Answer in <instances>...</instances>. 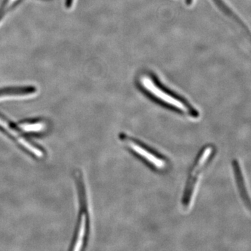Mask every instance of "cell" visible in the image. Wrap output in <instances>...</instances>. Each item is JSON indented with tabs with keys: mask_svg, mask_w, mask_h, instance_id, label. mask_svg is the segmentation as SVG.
Listing matches in <instances>:
<instances>
[{
	"mask_svg": "<svg viewBox=\"0 0 251 251\" xmlns=\"http://www.w3.org/2000/svg\"><path fill=\"white\" fill-rule=\"evenodd\" d=\"M213 1L216 6L222 11V13L232 20L239 27H240L242 30L244 31V34L247 36L248 39L251 43V31L245 23L235 14V12L232 11V9L225 2L224 0H213Z\"/></svg>",
	"mask_w": 251,
	"mask_h": 251,
	"instance_id": "obj_6",
	"label": "cell"
},
{
	"mask_svg": "<svg viewBox=\"0 0 251 251\" xmlns=\"http://www.w3.org/2000/svg\"><path fill=\"white\" fill-rule=\"evenodd\" d=\"M215 153V148L213 145H207L202 148L198 153L196 159L188 173L187 179L181 198L183 207L189 209L194 201L197 191L200 176L205 169Z\"/></svg>",
	"mask_w": 251,
	"mask_h": 251,
	"instance_id": "obj_3",
	"label": "cell"
},
{
	"mask_svg": "<svg viewBox=\"0 0 251 251\" xmlns=\"http://www.w3.org/2000/svg\"><path fill=\"white\" fill-rule=\"evenodd\" d=\"M0 129L3 130L15 141L18 142L21 146L28 150V151L31 154L39 157V158L44 156V151L40 148L36 146V145L33 143L32 142L27 140L25 137L21 134L17 127L15 126L12 123L7 121L6 119L1 116H0Z\"/></svg>",
	"mask_w": 251,
	"mask_h": 251,
	"instance_id": "obj_5",
	"label": "cell"
},
{
	"mask_svg": "<svg viewBox=\"0 0 251 251\" xmlns=\"http://www.w3.org/2000/svg\"><path fill=\"white\" fill-rule=\"evenodd\" d=\"M138 86L147 97L162 107L192 118L200 116L199 111L187 99L168 88L155 74L143 78L138 82Z\"/></svg>",
	"mask_w": 251,
	"mask_h": 251,
	"instance_id": "obj_1",
	"label": "cell"
},
{
	"mask_svg": "<svg viewBox=\"0 0 251 251\" xmlns=\"http://www.w3.org/2000/svg\"><path fill=\"white\" fill-rule=\"evenodd\" d=\"M18 1V0H6L5 1L4 4L3 5L2 7L0 10V23L4 19V16L7 14L8 11L11 9L13 5L16 4Z\"/></svg>",
	"mask_w": 251,
	"mask_h": 251,
	"instance_id": "obj_9",
	"label": "cell"
},
{
	"mask_svg": "<svg viewBox=\"0 0 251 251\" xmlns=\"http://www.w3.org/2000/svg\"><path fill=\"white\" fill-rule=\"evenodd\" d=\"M75 181L79 193V203H80V213L75 236L72 244L71 250L81 251L85 247L88 238L89 228H90V218H89L88 203L83 176L80 171L75 173Z\"/></svg>",
	"mask_w": 251,
	"mask_h": 251,
	"instance_id": "obj_4",
	"label": "cell"
},
{
	"mask_svg": "<svg viewBox=\"0 0 251 251\" xmlns=\"http://www.w3.org/2000/svg\"><path fill=\"white\" fill-rule=\"evenodd\" d=\"M20 127H21V129L25 130V131L36 132L44 129V127H45V124L43 122L39 121V120H37V121H27L21 124Z\"/></svg>",
	"mask_w": 251,
	"mask_h": 251,
	"instance_id": "obj_8",
	"label": "cell"
},
{
	"mask_svg": "<svg viewBox=\"0 0 251 251\" xmlns=\"http://www.w3.org/2000/svg\"><path fill=\"white\" fill-rule=\"evenodd\" d=\"M120 141L130 152L138 157L153 171L164 173L171 166L169 159L140 140L125 133L119 135Z\"/></svg>",
	"mask_w": 251,
	"mask_h": 251,
	"instance_id": "obj_2",
	"label": "cell"
},
{
	"mask_svg": "<svg viewBox=\"0 0 251 251\" xmlns=\"http://www.w3.org/2000/svg\"><path fill=\"white\" fill-rule=\"evenodd\" d=\"M193 0H186V3L188 5H191L192 4Z\"/></svg>",
	"mask_w": 251,
	"mask_h": 251,
	"instance_id": "obj_11",
	"label": "cell"
},
{
	"mask_svg": "<svg viewBox=\"0 0 251 251\" xmlns=\"http://www.w3.org/2000/svg\"><path fill=\"white\" fill-rule=\"evenodd\" d=\"M34 87H20L0 90V101L10 99L27 98L36 94Z\"/></svg>",
	"mask_w": 251,
	"mask_h": 251,
	"instance_id": "obj_7",
	"label": "cell"
},
{
	"mask_svg": "<svg viewBox=\"0 0 251 251\" xmlns=\"http://www.w3.org/2000/svg\"><path fill=\"white\" fill-rule=\"evenodd\" d=\"M75 0H67V6L68 8H72V5H74Z\"/></svg>",
	"mask_w": 251,
	"mask_h": 251,
	"instance_id": "obj_10",
	"label": "cell"
}]
</instances>
